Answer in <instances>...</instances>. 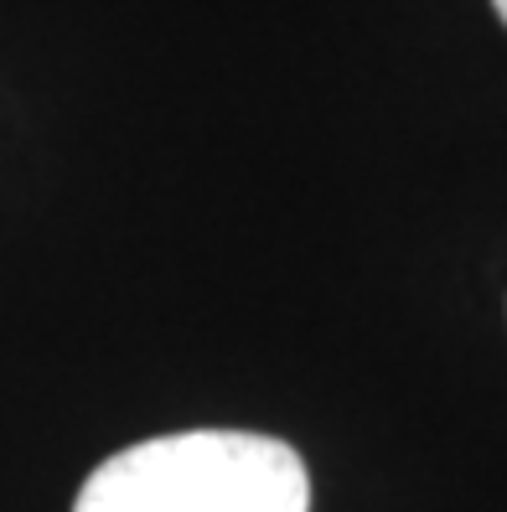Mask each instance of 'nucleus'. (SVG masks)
<instances>
[{"mask_svg":"<svg viewBox=\"0 0 507 512\" xmlns=\"http://www.w3.org/2000/svg\"><path fill=\"white\" fill-rule=\"evenodd\" d=\"M492 6H497V16H502V21H507V0H492Z\"/></svg>","mask_w":507,"mask_h":512,"instance_id":"obj_2","label":"nucleus"},{"mask_svg":"<svg viewBox=\"0 0 507 512\" xmlns=\"http://www.w3.org/2000/svg\"><path fill=\"white\" fill-rule=\"evenodd\" d=\"M73 512H311V476L275 435L187 430L99 461Z\"/></svg>","mask_w":507,"mask_h":512,"instance_id":"obj_1","label":"nucleus"}]
</instances>
